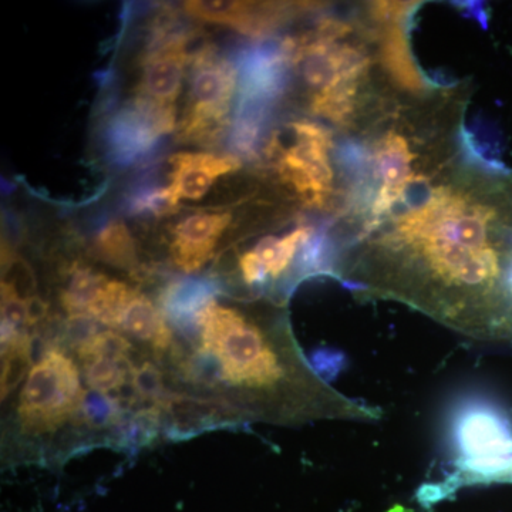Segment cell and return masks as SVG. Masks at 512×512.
Returning a JSON list of instances; mask_svg holds the SVG:
<instances>
[{"label":"cell","mask_w":512,"mask_h":512,"mask_svg":"<svg viewBox=\"0 0 512 512\" xmlns=\"http://www.w3.org/2000/svg\"><path fill=\"white\" fill-rule=\"evenodd\" d=\"M466 107L421 128L406 174L355 188L328 231L359 301H393L467 338L512 342V168L481 153Z\"/></svg>","instance_id":"cell-1"},{"label":"cell","mask_w":512,"mask_h":512,"mask_svg":"<svg viewBox=\"0 0 512 512\" xmlns=\"http://www.w3.org/2000/svg\"><path fill=\"white\" fill-rule=\"evenodd\" d=\"M288 89L293 87L312 116L342 131H355L389 83L377 59L369 19L326 16L281 43Z\"/></svg>","instance_id":"cell-2"},{"label":"cell","mask_w":512,"mask_h":512,"mask_svg":"<svg viewBox=\"0 0 512 512\" xmlns=\"http://www.w3.org/2000/svg\"><path fill=\"white\" fill-rule=\"evenodd\" d=\"M262 156L289 200L308 210L339 214L342 173L328 127L315 120L288 121L269 133Z\"/></svg>","instance_id":"cell-3"},{"label":"cell","mask_w":512,"mask_h":512,"mask_svg":"<svg viewBox=\"0 0 512 512\" xmlns=\"http://www.w3.org/2000/svg\"><path fill=\"white\" fill-rule=\"evenodd\" d=\"M451 440L457 451L456 473L441 487L512 483V426L491 404L470 402L451 421Z\"/></svg>","instance_id":"cell-4"},{"label":"cell","mask_w":512,"mask_h":512,"mask_svg":"<svg viewBox=\"0 0 512 512\" xmlns=\"http://www.w3.org/2000/svg\"><path fill=\"white\" fill-rule=\"evenodd\" d=\"M238 70L212 43H202L191 57L188 99L177 126L184 143L210 147L227 133L234 119Z\"/></svg>","instance_id":"cell-5"},{"label":"cell","mask_w":512,"mask_h":512,"mask_svg":"<svg viewBox=\"0 0 512 512\" xmlns=\"http://www.w3.org/2000/svg\"><path fill=\"white\" fill-rule=\"evenodd\" d=\"M86 392L70 357L50 349L30 370L19 397V420L29 433H47L80 412Z\"/></svg>","instance_id":"cell-6"},{"label":"cell","mask_w":512,"mask_h":512,"mask_svg":"<svg viewBox=\"0 0 512 512\" xmlns=\"http://www.w3.org/2000/svg\"><path fill=\"white\" fill-rule=\"evenodd\" d=\"M177 128V116L131 99L111 113L101 130L104 154L111 164L128 167L154 153L161 137Z\"/></svg>","instance_id":"cell-7"},{"label":"cell","mask_w":512,"mask_h":512,"mask_svg":"<svg viewBox=\"0 0 512 512\" xmlns=\"http://www.w3.org/2000/svg\"><path fill=\"white\" fill-rule=\"evenodd\" d=\"M315 3L214 2L191 0L184 10L191 18L237 30L242 35L264 39L288 25L293 18L313 12Z\"/></svg>","instance_id":"cell-8"},{"label":"cell","mask_w":512,"mask_h":512,"mask_svg":"<svg viewBox=\"0 0 512 512\" xmlns=\"http://www.w3.org/2000/svg\"><path fill=\"white\" fill-rule=\"evenodd\" d=\"M231 224L232 212L198 211L174 225L170 254L177 268L185 274L200 271Z\"/></svg>","instance_id":"cell-9"},{"label":"cell","mask_w":512,"mask_h":512,"mask_svg":"<svg viewBox=\"0 0 512 512\" xmlns=\"http://www.w3.org/2000/svg\"><path fill=\"white\" fill-rule=\"evenodd\" d=\"M237 156L210 153H178L170 158V188L175 200L198 201L222 175L241 170Z\"/></svg>","instance_id":"cell-10"},{"label":"cell","mask_w":512,"mask_h":512,"mask_svg":"<svg viewBox=\"0 0 512 512\" xmlns=\"http://www.w3.org/2000/svg\"><path fill=\"white\" fill-rule=\"evenodd\" d=\"M218 289L217 282L211 279H178L161 292V312L175 328L185 333L200 332L198 319L205 306L215 301Z\"/></svg>","instance_id":"cell-11"},{"label":"cell","mask_w":512,"mask_h":512,"mask_svg":"<svg viewBox=\"0 0 512 512\" xmlns=\"http://www.w3.org/2000/svg\"><path fill=\"white\" fill-rule=\"evenodd\" d=\"M116 329L124 330L128 335L150 343L160 352L173 345V332L167 325L163 312L137 289L131 291L124 303Z\"/></svg>","instance_id":"cell-12"},{"label":"cell","mask_w":512,"mask_h":512,"mask_svg":"<svg viewBox=\"0 0 512 512\" xmlns=\"http://www.w3.org/2000/svg\"><path fill=\"white\" fill-rule=\"evenodd\" d=\"M94 254L101 261L134 271L138 266L136 242L123 221H111L94 238Z\"/></svg>","instance_id":"cell-13"},{"label":"cell","mask_w":512,"mask_h":512,"mask_svg":"<svg viewBox=\"0 0 512 512\" xmlns=\"http://www.w3.org/2000/svg\"><path fill=\"white\" fill-rule=\"evenodd\" d=\"M107 276L87 266H74L69 284L63 289L60 301L70 318L89 316V308Z\"/></svg>","instance_id":"cell-14"},{"label":"cell","mask_w":512,"mask_h":512,"mask_svg":"<svg viewBox=\"0 0 512 512\" xmlns=\"http://www.w3.org/2000/svg\"><path fill=\"white\" fill-rule=\"evenodd\" d=\"M2 286H6L23 301L36 296L35 272L28 261L5 242L2 245Z\"/></svg>","instance_id":"cell-15"},{"label":"cell","mask_w":512,"mask_h":512,"mask_svg":"<svg viewBox=\"0 0 512 512\" xmlns=\"http://www.w3.org/2000/svg\"><path fill=\"white\" fill-rule=\"evenodd\" d=\"M126 210L131 215L151 214L167 217L178 210V201L168 187L143 185L131 192L126 200Z\"/></svg>","instance_id":"cell-16"},{"label":"cell","mask_w":512,"mask_h":512,"mask_svg":"<svg viewBox=\"0 0 512 512\" xmlns=\"http://www.w3.org/2000/svg\"><path fill=\"white\" fill-rule=\"evenodd\" d=\"M2 399H6L9 394L18 389L19 384L23 382L26 376H29L30 365L33 357L30 352V336H25L15 345L2 350Z\"/></svg>","instance_id":"cell-17"},{"label":"cell","mask_w":512,"mask_h":512,"mask_svg":"<svg viewBox=\"0 0 512 512\" xmlns=\"http://www.w3.org/2000/svg\"><path fill=\"white\" fill-rule=\"evenodd\" d=\"M131 349L133 346L124 336L113 332V330H104V332H97L87 342H84L77 349V355L84 363L97 359L124 363L127 362Z\"/></svg>","instance_id":"cell-18"},{"label":"cell","mask_w":512,"mask_h":512,"mask_svg":"<svg viewBox=\"0 0 512 512\" xmlns=\"http://www.w3.org/2000/svg\"><path fill=\"white\" fill-rule=\"evenodd\" d=\"M124 363L107 359L92 360L86 363L84 379L94 392H117L127 383V370H133L131 366L124 367Z\"/></svg>","instance_id":"cell-19"},{"label":"cell","mask_w":512,"mask_h":512,"mask_svg":"<svg viewBox=\"0 0 512 512\" xmlns=\"http://www.w3.org/2000/svg\"><path fill=\"white\" fill-rule=\"evenodd\" d=\"M80 412H82L86 423L97 427V429L117 424L121 420L119 400L109 394L94 392V390L86 393Z\"/></svg>","instance_id":"cell-20"},{"label":"cell","mask_w":512,"mask_h":512,"mask_svg":"<svg viewBox=\"0 0 512 512\" xmlns=\"http://www.w3.org/2000/svg\"><path fill=\"white\" fill-rule=\"evenodd\" d=\"M131 386L143 399L165 402L163 375L153 363L146 362L131 370Z\"/></svg>","instance_id":"cell-21"},{"label":"cell","mask_w":512,"mask_h":512,"mask_svg":"<svg viewBox=\"0 0 512 512\" xmlns=\"http://www.w3.org/2000/svg\"><path fill=\"white\" fill-rule=\"evenodd\" d=\"M183 370L188 379L194 380V382L205 384H214L220 380L224 382L220 362L204 349H200V352L190 357L185 362Z\"/></svg>","instance_id":"cell-22"},{"label":"cell","mask_w":512,"mask_h":512,"mask_svg":"<svg viewBox=\"0 0 512 512\" xmlns=\"http://www.w3.org/2000/svg\"><path fill=\"white\" fill-rule=\"evenodd\" d=\"M49 315V305L40 296H32L26 301V326L39 325Z\"/></svg>","instance_id":"cell-23"}]
</instances>
